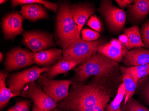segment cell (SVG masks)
<instances>
[{"instance_id":"1","label":"cell","mask_w":149,"mask_h":111,"mask_svg":"<svg viewBox=\"0 0 149 111\" xmlns=\"http://www.w3.org/2000/svg\"><path fill=\"white\" fill-rule=\"evenodd\" d=\"M119 70L93 77L87 83L72 81L69 94L57 103V108L63 111H104L121 84Z\"/></svg>"},{"instance_id":"2","label":"cell","mask_w":149,"mask_h":111,"mask_svg":"<svg viewBox=\"0 0 149 111\" xmlns=\"http://www.w3.org/2000/svg\"><path fill=\"white\" fill-rule=\"evenodd\" d=\"M118 63L97 52L84 63L74 68L73 82L85 83L92 77L111 74L119 70Z\"/></svg>"},{"instance_id":"3","label":"cell","mask_w":149,"mask_h":111,"mask_svg":"<svg viewBox=\"0 0 149 111\" xmlns=\"http://www.w3.org/2000/svg\"><path fill=\"white\" fill-rule=\"evenodd\" d=\"M70 6L67 2L59 4L56 18L57 41L63 49L81 39L78 27L72 16Z\"/></svg>"},{"instance_id":"4","label":"cell","mask_w":149,"mask_h":111,"mask_svg":"<svg viewBox=\"0 0 149 111\" xmlns=\"http://www.w3.org/2000/svg\"><path fill=\"white\" fill-rule=\"evenodd\" d=\"M13 8L22 6L20 13L24 19L31 22L40 19H48V13L42 5L47 9L57 12L58 6L55 3L44 0H13L11 1Z\"/></svg>"},{"instance_id":"5","label":"cell","mask_w":149,"mask_h":111,"mask_svg":"<svg viewBox=\"0 0 149 111\" xmlns=\"http://www.w3.org/2000/svg\"><path fill=\"white\" fill-rule=\"evenodd\" d=\"M103 44L104 41L102 39L92 42L80 39L63 49V58L65 61L77 62L80 65L89 60Z\"/></svg>"},{"instance_id":"6","label":"cell","mask_w":149,"mask_h":111,"mask_svg":"<svg viewBox=\"0 0 149 111\" xmlns=\"http://www.w3.org/2000/svg\"><path fill=\"white\" fill-rule=\"evenodd\" d=\"M98 11L112 33L118 34L123 30L126 22V13L123 10L114 6L112 1H102Z\"/></svg>"},{"instance_id":"7","label":"cell","mask_w":149,"mask_h":111,"mask_svg":"<svg viewBox=\"0 0 149 111\" xmlns=\"http://www.w3.org/2000/svg\"><path fill=\"white\" fill-rule=\"evenodd\" d=\"M49 68L33 66L22 71L10 74L6 81L7 86L13 93L18 94L19 96L20 92L26 85L37 81L40 75L48 71Z\"/></svg>"},{"instance_id":"8","label":"cell","mask_w":149,"mask_h":111,"mask_svg":"<svg viewBox=\"0 0 149 111\" xmlns=\"http://www.w3.org/2000/svg\"><path fill=\"white\" fill-rule=\"evenodd\" d=\"M36 81L43 91L57 103L68 96L70 86L72 82L71 80L49 79L46 73L40 75Z\"/></svg>"},{"instance_id":"9","label":"cell","mask_w":149,"mask_h":111,"mask_svg":"<svg viewBox=\"0 0 149 111\" xmlns=\"http://www.w3.org/2000/svg\"><path fill=\"white\" fill-rule=\"evenodd\" d=\"M19 96L28 98L41 111H48L57 107V103L47 95L37 82L30 83L23 88Z\"/></svg>"},{"instance_id":"10","label":"cell","mask_w":149,"mask_h":111,"mask_svg":"<svg viewBox=\"0 0 149 111\" xmlns=\"http://www.w3.org/2000/svg\"><path fill=\"white\" fill-rule=\"evenodd\" d=\"M33 53L26 49L17 47L6 54L4 65L7 72H12L27 67L34 63Z\"/></svg>"},{"instance_id":"11","label":"cell","mask_w":149,"mask_h":111,"mask_svg":"<svg viewBox=\"0 0 149 111\" xmlns=\"http://www.w3.org/2000/svg\"><path fill=\"white\" fill-rule=\"evenodd\" d=\"M22 43L33 53L55 46L50 33L39 31H27L22 35Z\"/></svg>"},{"instance_id":"12","label":"cell","mask_w":149,"mask_h":111,"mask_svg":"<svg viewBox=\"0 0 149 111\" xmlns=\"http://www.w3.org/2000/svg\"><path fill=\"white\" fill-rule=\"evenodd\" d=\"M23 17L17 12H10L4 17L1 27L5 40L13 41L17 36L23 33Z\"/></svg>"},{"instance_id":"13","label":"cell","mask_w":149,"mask_h":111,"mask_svg":"<svg viewBox=\"0 0 149 111\" xmlns=\"http://www.w3.org/2000/svg\"><path fill=\"white\" fill-rule=\"evenodd\" d=\"M129 51L125 46L115 38L101 45L97 50L99 53L117 63L123 61Z\"/></svg>"},{"instance_id":"14","label":"cell","mask_w":149,"mask_h":111,"mask_svg":"<svg viewBox=\"0 0 149 111\" xmlns=\"http://www.w3.org/2000/svg\"><path fill=\"white\" fill-rule=\"evenodd\" d=\"M71 13L78 27L79 33L82 30L83 27L87 23L88 18L94 14L95 9L92 5L88 4H77L70 6Z\"/></svg>"},{"instance_id":"15","label":"cell","mask_w":149,"mask_h":111,"mask_svg":"<svg viewBox=\"0 0 149 111\" xmlns=\"http://www.w3.org/2000/svg\"><path fill=\"white\" fill-rule=\"evenodd\" d=\"M128 19L133 24H140L149 13V0H135L128 7Z\"/></svg>"},{"instance_id":"16","label":"cell","mask_w":149,"mask_h":111,"mask_svg":"<svg viewBox=\"0 0 149 111\" xmlns=\"http://www.w3.org/2000/svg\"><path fill=\"white\" fill-rule=\"evenodd\" d=\"M63 51L53 48L33 53V62L42 68L50 67L63 57Z\"/></svg>"},{"instance_id":"17","label":"cell","mask_w":149,"mask_h":111,"mask_svg":"<svg viewBox=\"0 0 149 111\" xmlns=\"http://www.w3.org/2000/svg\"><path fill=\"white\" fill-rule=\"evenodd\" d=\"M123 62L126 67L149 64V50L144 48H133L129 51Z\"/></svg>"},{"instance_id":"18","label":"cell","mask_w":149,"mask_h":111,"mask_svg":"<svg viewBox=\"0 0 149 111\" xmlns=\"http://www.w3.org/2000/svg\"><path fill=\"white\" fill-rule=\"evenodd\" d=\"M77 62L67 61L62 58L49 68L48 71L46 73L47 77L53 79L59 74L66 75L68 72L73 70L79 65Z\"/></svg>"},{"instance_id":"19","label":"cell","mask_w":149,"mask_h":111,"mask_svg":"<svg viewBox=\"0 0 149 111\" xmlns=\"http://www.w3.org/2000/svg\"><path fill=\"white\" fill-rule=\"evenodd\" d=\"M123 33L128 38V44L126 48L129 50L136 48H145L141 39L140 30L137 25L125 28L123 30Z\"/></svg>"},{"instance_id":"20","label":"cell","mask_w":149,"mask_h":111,"mask_svg":"<svg viewBox=\"0 0 149 111\" xmlns=\"http://www.w3.org/2000/svg\"><path fill=\"white\" fill-rule=\"evenodd\" d=\"M8 77V72L6 70L1 71L0 72V109L1 110L6 107L10 100L13 97L19 95L12 92L10 89L6 87L7 78Z\"/></svg>"},{"instance_id":"21","label":"cell","mask_w":149,"mask_h":111,"mask_svg":"<svg viewBox=\"0 0 149 111\" xmlns=\"http://www.w3.org/2000/svg\"><path fill=\"white\" fill-rule=\"evenodd\" d=\"M121 76L122 81L125 88V94L124 101V103L125 104L130 99L132 98L137 89L139 82L129 73H121Z\"/></svg>"},{"instance_id":"22","label":"cell","mask_w":149,"mask_h":111,"mask_svg":"<svg viewBox=\"0 0 149 111\" xmlns=\"http://www.w3.org/2000/svg\"><path fill=\"white\" fill-rule=\"evenodd\" d=\"M120 73H128L131 74L137 81L149 75V64L136 66L120 67Z\"/></svg>"},{"instance_id":"23","label":"cell","mask_w":149,"mask_h":111,"mask_svg":"<svg viewBox=\"0 0 149 111\" xmlns=\"http://www.w3.org/2000/svg\"><path fill=\"white\" fill-rule=\"evenodd\" d=\"M125 88L122 83L119 86L116 96L110 103L107 105L104 111H123L120 106L125 98Z\"/></svg>"},{"instance_id":"24","label":"cell","mask_w":149,"mask_h":111,"mask_svg":"<svg viewBox=\"0 0 149 111\" xmlns=\"http://www.w3.org/2000/svg\"><path fill=\"white\" fill-rule=\"evenodd\" d=\"M137 90L141 98L149 105V75L140 80Z\"/></svg>"},{"instance_id":"25","label":"cell","mask_w":149,"mask_h":111,"mask_svg":"<svg viewBox=\"0 0 149 111\" xmlns=\"http://www.w3.org/2000/svg\"><path fill=\"white\" fill-rule=\"evenodd\" d=\"M123 111H149V109L136 99L131 98L126 103H124Z\"/></svg>"},{"instance_id":"26","label":"cell","mask_w":149,"mask_h":111,"mask_svg":"<svg viewBox=\"0 0 149 111\" xmlns=\"http://www.w3.org/2000/svg\"><path fill=\"white\" fill-rule=\"evenodd\" d=\"M80 35L82 40L89 42L97 41L100 37L99 32L89 29L82 30Z\"/></svg>"},{"instance_id":"27","label":"cell","mask_w":149,"mask_h":111,"mask_svg":"<svg viewBox=\"0 0 149 111\" xmlns=\"http://www.w3.org/2000/svg\"><path fill=\"white\" fill-rule=\"evenodd\" d=\"M31 101L30 100H17L15 104L6 111H30Z\"/></svg>"},{"instance_id":"28","label":"cell","mask_w":149,"mask_h":111,"mask_svg":"<svg viewBox=\"0 0 149 111\" xmlns=\"http://www.w3.org/2000/svg\"><path fill=\"white\" fill-rule=\"evenodd\" d=\"M140 32L141 39L145 48H149V20L146 21L141 26Z\"/></svg>"},{"instance_id":"29","label":"cell","mask_w":149,"mask_h":111,"mask_svg":"<svg viewBox=\"0 0 149 111\" xmlns=\"http://www.w3.org/2000/svg\"><path fill=\"white\" fill-rule=\"evenodd\" d=\"M87 25L95 31L100 32L102 31V25L99 18L96 15H94L88 20Z\"/></svg>"},{"instance_id":"30","label":"cell","mask_w":149,"mask_h":111,"mask_svg":"<svg viewBox=\"0 0 149 111\" xmlns=\"http://www.w3.org/2000/svg\"><path fill=\"white\" fill-rule=\"evenodd\" d=\"M117 4L119 5L120 8H125L130 6L134 1L131 0H116L115 1Z\"/></svg>"},{"instance_id":"31","label":"cell","mask_w":149,"mask_h":111,"mask_svg":"<svg viewBox=\"0 0 149 111\" xmlns=\"http://www.w3.org/2000/svg\"><path fill=\"white\" fill-rule=\"evenodd\" d=\"M118 40L123 45H124L125 46L127 47L128 46V38L125 34H121L120 36H119Z\"/></svg>"},{"instance_id":"32","label":"cell","mask_w":149,"mask_h":111,"mask_svg":"<svg viewBox=\"0 0 149 111\" xmlns=\"http://www.w3.org/2000/svg\"><path fill=\"white\" fill-rule=\"evenodd\" d=\"M32 111H41V110H40V108L37 106L36 105H33V106Z\"/></svg>"},{"instance_id":"33","label":"cell","mask_w":149,"mask_h":111,"mask_svg":"<svg viewBox=\"0 0 149 111\" xmlns=\"http://www.w3.org/2000/svg\"><path fill=\"white\" fill-rule=\"evenodd\" d=\"M48 111H63V110H61V109H59L58 108H53V109H51V110H49Z\"/></svg>"},{"instance_id":"34","label":"cell","mask_w":149,"mask_h":111,"mask_svg":"<svg viewBox=\"0 0 149 111\" xmlns=\"http://www.w3.org/2000/svg\"><path fill=\"white\" fill-rule=\"evenodd\" d=\"M3 60V55L2 54V52H1L0 53V61L1 62L2 61V60Z\"/></svg>"},{"instance_id":"35","label":"cell","mask_w":149,"mask_h":111,"mask_svg":"<svg viewBox=\"0 0 149 111\" xmlns=\"http://www.w3.org/2000/svg\"><path fill=\"white\" fill-rule=\"evenodd\" d=\"M6 0H3V1H2V0H1V1H0V3H1V4H2L6 2Z\"/></svg>"}]
</instances>
